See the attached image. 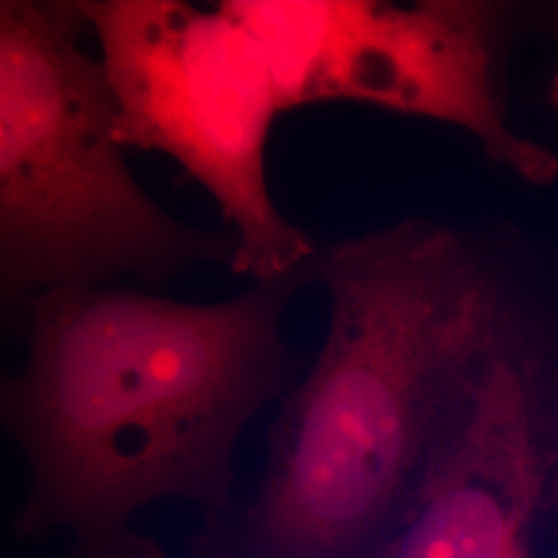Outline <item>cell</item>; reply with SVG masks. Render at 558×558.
<instances>
[{
    "mask_svg": "<svg viewBox=\"0 0 558 558\" xmlns=\"http://www.w3.org/2000/svg\"><path fill=\"white\" fill-rule=\"evenodd\" d=\"M530 359L505 317L463 368L416 495L379 558H527L544 484Z\"/></svg>",
    "mask_w": 558,
    "mask_h": 558,
    "instance_id": "cell-6",
    "label": "cell"
},
{
    "mask_svg": "<svg viewBox=\"0 0 558 558\" xmlns=\"http://www.w3.org/2000/svg\"><path fill=\"white\" fill-rule=\"evenodd\" d=\"M319 360L290 393L257 500L211 518L197 558H379L416 495L499 292L451 228L403 221L315 257Z\"/></svg>",
    "mask_w": 558,
    "mask_h": 558,
    "instance_id": "cell-2",
    "label": "cell"
},
{
    "mask_svg": "<svg viewBox=\"0 0 558 558\" xmlns=\"http://www.w3.org/2000/svg\"><path fill=\"white\" fill-rule=\"evenodd\" d=\"M81 0H0V333L36 300L199 263L234 265V234L170 216L117 140V101L81 38Z\"/></svg>",
    "mask_w": 558,
    "mask_h": 558,
    "instance_id": "cell-3",
    "label": "cell"
},
{
    "mask_svg": "<svg viewBox=\"0 0 558 558\" xmlns=\"http://www.w3.org/2000/svg\"><path fill=\"white\" fill-rule=\"evenodd\" d=\"M311 263L211 304L112 283L36 300L23 366L0 368V426L34 474L21 538L66 525L80 558H163L131 530L141 507L228 511L240 435L290 377L281 319Z\"/></svg>",
    "mask_w": 558,
    "mask_h": 558,
    "instance_id": "cell-1",
    "label": "cell"
},
{
    "mask_svg": "<svg viewBox=\"0 0 558 558\" xmlns=\"http://www.w3.org/2000/svg\"><path fill=\"white\" fill-rule=\"evenodd\" d=\"M553 100H555V104L558 106V75L557 80H555V85H553Z\"/></svg>",
    "mask_w": 558,
    "mask_h": 558,
    "instance_id": "cell-7",
    "label": "cell"
},
{
    "mask_svg": "<svg viewBox=\"0 0 558 558\" xmlns=\"http://www.w3.org/2000/svg\"><path fill=\"white\" fill-rule=\"evenodd\" d=\"M259 44L281 112L360 101L468 131L484 154L532 184L558 158L507 119L502 60L513 11L500 2L226 0Z\"/></svg>",
    "mask_w": 558,
    "mask_h": 558,
    "instance_id": "cell-5",
    "label": "cell"
},
{
    "mask_svg": "<svg viewBox=\"0 0 558 558\" xmlns=\"http://www.w3.org/2000/svg\"><path fill=\"white\" fill-rule=\"evenodd\" d=\"M117 101L120 145L170 156L216 199L239 244L232 271L286 278L317 257L279 214L267 145L281 112L259 44L221 4L81 0Z\"/></svg>",
    "mask_w": 558,
    "mask_h": 558,
    "instance_id": "cell-4",
    "label": "cell"
}]
</instances>
